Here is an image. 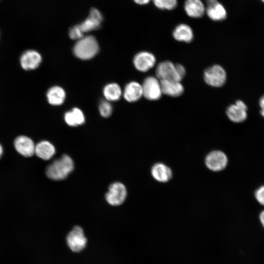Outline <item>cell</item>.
Masks as SVG:
<instances>
[{"mask_svg": "<svg viewBox=\"0 0 264 264\" xmlns=\"http://www.w3.org/2000/svg\"><path fill=\"white\" fill-rule=\"evenodd\" d=\"M74 169V162L67 154H64L60 158L54 160L46 169L48 178L54 180H61L66 178Z\"/></svg>", "mask_w": 264, "mask_h": 264, "instance_id": "1", "label": "cell"}, {"mask_svg": "<svg viewBox=\"0 0 264 264\" xmlns=\"http://www.w3.org/2000/svg\"><path fill=\"white\" fill-rule=\"evenodd\" d=\"M99 45L92 36H84L78 40L73 47L74 55L82 60L93 58L98 52Z\"/></svg>", "mask_w": 264, "mask_h": 264, "instance_id": "2", "label": "cell"}, {"mask_svg": "<svg viewBox=\"0 0 264 264\" xmlns=\"http://www.w3.org/2000/svg\"><path fill=\"white\" fill-rule=\"evenodd\" d=\"M21 67L26 71H33L37 69L42 62L41 54L37 50L28 49L21 54L19 59Z\"/></svg>", "mask_w": 264, "mask_h": 264, "instance_id": "3", "label": "cell"}, {"mask_svg": "<svg viewBox=\"0 0 264 264\" xmlns=\"http://www.w3.org/2000/svg\"><path fill=\"white\" fill-rule=\"evenodd\" d=\"M204 80L210 86L220 87L226 82V73L222 66L215 65L205 70Z\"/></svg>", "mask_w": 264, "mask_h": 264, "instance_id": "4", "label": "cell"}, {"mask_svg": "<svg viewBox=\"0 0 264 264\" xmlns=\"http://www.w3.org/2000/svg\"><path fill=\"white\" fill-rule=\"evenodd\" d=\"M66 242L69 248L73 252H79L86 247L87 240L82 228L76 226L70 231L66 237Z\"/></svg>", "mask_w": 264, "mask_h": 264, "instance_id": "5", "label": "cell"}, {"mask_svg": "<svg viewBox=\"0 0 264 264\" xmlns=\"http://www.w3.org/2000/svg\"><path fill=\"white\" fill-rule=\"evenodd\" d=\"M156 77L160 80H172L180 82L182 79L178 74L176 65L166 61L160 63L155 70Z\"/></svg>", "mask_w": 264, "mask_h": 264, "instance_id": "6", "label": "cell"}, {"mask_svg": "<svg viewBox=\"0 0 264 264\" xmlns=\"http://www.w3.org/2000/svg\"><path fill=\"white\" fill-rule=\"evenodd\" d=\"M143 95L149 100H157L162 94L160 80L156 77L149 76L142 85Z\"/></svg>", "mask_w": 264, "mask_h": 264, "instance_id": "7", "label": "cell"}, {"mask_svg": "<svg viewBox=\"0 0 264 264\" xmlns=\"http://www.w3.org/2000/svg\"><path fill=\"white\" fill-rule=\"evenodd\" d=\"M127 196V190L125 185L118 182L110 185L109 191L106 195L107 202L113 206L122 204Z\"/></svg>", "mask_w": 264, "mask_h": 264, "instance_id": "8", "label": "cell"}, {"mask_svg": "<svg viewBox=\"0 0 264 264\" xmlns=\"http://www.w3.org/2000/svg\"><path fill=\"white\" fill-rule=\"evenodd\" d=\"M205 162L206 166L211 170L220 171L226 167L228 159L223 152L220 151H214L206 156Z\"/></svg>", "mask_w": 264, "mask_h": 264, "instance_id": "9", "label": "cell"}, {"mask_svg": "<svg viewBox=\"0 0 264 264\" xmlns=\"http://www.w3.org/2000/svg\"><path fill=\"white\" fill-rule=\"evenodd\" d=\"M103 16L95 8L90 9L88 17L82 22L77 24L84 33L98 29L100 27Z\"/></svg>", "mask_w": 264, "mask_h": 264, "instance_id": "10", "label": "cell"}, {"mask_svg": "<svg viewBox=\"0 0 264 264\" xmlns=\"http://www.w3.org/2000/svg\"><path fill=\"white\" fill-rule=\"evenodd\" d=\"M205 13L210 19L215 22L222 21L227 17L226 9L218 0H206Z\"/></svg>", "mask_w": 264, "mask_h": 264, "instance_id": "11", "label": "cell"}, {"mask_svg": "<svg viewBox=\"0 0 264 264\" xmlns=\"http://www.w3.org/2000/svg\"><path fill=\"white\" fill-rule=\"evenodd\" d=\"M247 107L242 100L236 101L235 104L230 105L226 110L228 118L234 123L244 121L247 117Z\"/></svg>", "mask_w": 264, "mask_h": 264, "instance_id": "12", "label": "cell"}, {"mask_svg": "<svg viewBox=\"0 0 264 264\" xmlns=\"http://www.w3.org/2000/svg\"><path fill=\"white\" fill-rule=\"evenodd\" d=\"M14 146L17 152L22 156L30 157L35 154V143L27 136L21 135L16 137L14 140Z\"/></svg>", "mask_w": 264, "mask_h": 264, "instance_id": "13", "label": "cell"}, {"mask_svg": "<svg viewBox=\"0 0 264 264\" xmlns=\"http://www.w3.org/2000/svg\"><path fill=\"white\" fill-rule=\"evenodd\" d=\"M156 63L154 55L148 51L138 53L134 57L133 64L139 71L146 72L152 68Z\"/></svg>", "mask_w": 264, "mask_h": 264, "instance_id": "14", "label": "cell"}, {"mask_svg": "<svg viewBox=\"0 0 264 264\" xmlns=\"http://www.w3.org/2000/svg\"><path fill=\"white\" fill-rule=\"evenodd\" d=\"M184 9L189 17L200 18L205 13V5L201 0H185Z\"/></svg>", "mask_w": 264, "mask_h": 264, "instance_id": "15", "label": "cell"}, {"mask_svg": "<svg viewBox=\"0 0 264 264\" xmlns=\"http://www.w3.org/2000/svg\"><path fill=\"white\" fill-rule=\"evenodd\" d=\"M162 94L172 97L180 96L184 92V88L180 82L172 80H160Z\"/></svg>", "mask_w": 264, "mask_h": 264, "instance_id": "16", "label": "cell"}, {"mask_svg": "<svg viewBox=\"0 0 264 264\" xmlns=\"http://www.w3.org/2000/svg\"><path fill=\"white\" fill-rule=\"evenodd\" d=\"M172 35L176 40L187 43L191 42L194 39L192 28L186 23H180L176 25L173 31Z\"/></svg>", "mask_w": 264, "mask_h": 264, "instance_id": "17", "label": "cell"}, {"mask_svg": "<svg viewBox=\"0 0 264 264\" xmlns=\"http://www.w3.org/2000/svg\"><path fill=\"white\" fill-rule=\"evenodd\" d=\"M151 173L156 180L161 182H166L172 177V171L171 169L161 163L155 164L152 167Z\"/></svg>", "mask_w": 264, "mask_h": 264, "instance_id": "18", "label": "cell"}, {"mask_svg": "<svg viewBox=\"0 0 264 264\" xmlns=\"http://www.w3.org/2000/svg\"><path fill=\"white\" fill-rule=\"evenodd\" d=\"M123 95L124 98L128 102L137 101L143 95L142 85L136 82L129 83L125 87Z\"/></svg>", "mask_w": 264, "mask_h": 264, "instance_id": "19", "label": "cell"}, {"mask_svg": "<svg viewBox=\"0 0 264 264\" xmlns=\"http://www.w3.org/2000/svg\"><path fill=\"white\" fill-rule=\"evenodd\" d=\"M35 154L43 159L48 160L55 154V148L48 141L43 140L35 145Z\"/></svg>", "mask_w": 264, "mask_h": 264, "instance_id": "20", "label": "cell"}, {"mask_svg": "<svg viewBox=\"0 0 264 264\" xmlns=\"http://www.w3.org/2000/svg\"><path fill=\"white\" fill-rule=\"evenodd\" d=\"M46 96L49 104L59 106L63 103L66 98V93L61 87L53 86L48 89Z\"/></svg>", "mask_w": 264, "mask_h": 264, "instance_id": "21", "label": "cell"}, {"mask_svg": "<svg viewBox=\"0 0 264 264\" xmlns=\"http://www.w3.org/2000/svg\"><path fill=\"white\" fill-rule=\"evenodd\" d=\"M64 118L66 124L73 127L82 125L85 122V116L83 112L76 108L66 112Z\"/></svg>", "mask_w": 264, "mask_h": 264, "instance_id": "22", "label": "cell"}, {"mask_svg": "<svg viewBox=\"0 0 264 264\" xmlns=\"http://www.w3.org/2000/svg\"><path fill=\"white\" fill-rule=\"evenodd\" d=\"M103 93L105 98L110 101L119 100L121 96L122 91L119 86L116 83H111L106 85Z\"/></svg>", "mask_w": 264, "mask_h": 264, "instance_id": "23", "label": "cell"}, {"mask_svg": "<svg viewBox=\"0 0 264 264\" xmlns=\"http://www.w3.org/2000/svg\"><path fill=\"white\" fill-rule=\"evenodd\" d=\"M155 6L160 10H172L177 5V0H153Z\"/></svg>", "mask_w": 264, "mask_h": 264, "instance_id": "24", "label": "cell"}, {"mask_svg": "<svg viewBox=\"0 0 264 264\" xmlns=\"http://www.w3.org/2000/svg\"><path fill=\"white\" fill-rule=\"evenodd\" d=\"M99 110L101 115L104 117H109L112 112V107L110 103L106 101L101 102Z\"/></svg>", "mask_w": 264, "mask_h": 264, "instance_id": "25", "label": "cell"}, {"mask_svg": "<svg viewBox=\"0 0 264 264\" xmlns=\"http://www.w3.org/2000/svg\"><path fill=\"white\" fill-rule=\"evenodd\" d=\"M68 34L71 39L77 41L84 36V33L82 32L77 25L70 28Z\"/></svg>", "mask_w": 264, "mask_h": 264, "instance_id": "26", "label": "cell"}, {"mask_svg": "<svg viewBox=\"0 0 264 264\" xmlns=\"http://www.w3.org/2000/svg\"><path fill=\"white\" fill-rule=\"evenodd\" d=\"M255 197L257 201L264 206V185L260 186L256 190Z\"/></svg>", "mask_w": 264, "mask_h": 264, "instance_id": "27", "label": "cell"}, {"mask_svg": "<svg viewBox=\"0 0 264 264\" xmlns=\"http://www.w3.org/2000/svg\"><path fill=\"white\" fill-rule=\"evenodd\" d=\"M176 66L178 74L183 79L186 74V70L184 67L179 64H176Z\"/></svg>", "mask_w": 264, "mask_h": 264, "instance_id": "28", "label": "cell"}, {"mask_svg": "<svg viewBox=\"0 0 264 264\" xmlns=\"http://www.w3.org/2000/svg\"><path fill=\"white\" fill-rule=\"evenodd\" d=\"M259 104L261 108L260 114L263 117H264V95L260 98Z\"/></svg>", "mask_w": 264, "mask_h": 264, "instance_id": "29", "label": "cell"}, {"mask_svg": "<svg viewBox=\"0 0 264 264\" xmlns=\"http://www.w3.org/2000/svg\"><path fill=\"white\" fill-rule=\"evenodd\" d=\"M152 0H133V1L138 4L145 5L150 2Z\"/></svg>", "mask_w": 264, "mask_h": 264, "instance_id": "30", "label": "cell"}, {"mask_svg": "<svg viewBox=\"0 0 264 264\" xmlns=\"http://www.w3.org/2000/svg\"><path fill=\"white\" fill-rule=\"evenodd\" d=\"M260 220L264 228V210L262 211L259 216Z\"/></svg>", "mask_w": 264, "mask_h": 264, "instance_id": "31", "label": "cell"}, {"mask_svg": "<svg viewBox=\"0 0 264 264\" xmlns=\"http://www.w3.org/2000/svg\"><path fill=\"white\" fill-rule=\"evenodd\" d=\"M3 153V148L1 144H0V158L1 156Z\"/></svg>", "mask_w": 264, "mask_h": 264, "instance_id": "32", "label": "cell"}, {"mask_svg": "<svg viewBox=\"0 0 264 264\" xmlns=\"http://www.w3.org/2000/svg\"><path fill=\"white\" fill-rule=\"evenodd\" d=\"M261 0L264 3V0Z\"/></svg>", "mask_w": 264, "mask_h": 264, "instance_id": "33", "label": "cell"}]
</instances>
